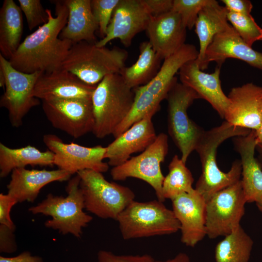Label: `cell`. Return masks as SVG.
I'll use <instances>...</instances> for the list:
<instances>
[{
	"mask_svg": "<svg viewBox=\"0 0 262 262\" xmlns=\"http://www.w3.org/2000/svg\"><path fill=\"white\" fill-rule=\"evenodd\" d=\"M43 142L54 154V165L71 175L86 169L101 173L109 169V165L103 161L106 147L100 145L86 147L73 143H65L52 134L43 136Z\"/></svg>",
	"mask_w": 262,
	"mask_h": 262,
	"instance_id": "4fadbf2b",
	"label": "cell"
},
{
	"mask_svg": "<svg viewBox=\"0 0 262 262\" xmlns=\"http://www.w3.org/2000/svg\"><path fill=\"white\" fill-rule=\"evenodd\" d=\"M211 0H173L171 11L178 13L183 25L189 30L194 26L201 9Z\"/></svg>",
	"mask_w": 262,
	"mask_h": 262,
	"instance_id": "836d02e7",
	"label": "cell"
},
{
	"mask_svg": "<svg viewBox=\"0 0 262 262\" xmlns=\"http://www.w3.org/2000/svg\"><path fill=\"white\" fill-rule=\"evenodd\" d=\"M0 67L5 76V92L0 99V106L8 112L13 127L21 126L23 119L33 107L40 104L32 96L36 82L42 72L25 73L15 68L8 60L0 54Z\"/></svg>",
	"mask_w": 262,
	"mask_h": 262,
	"instance_id": "8fae6325",
	"label": "cell"
},
{
	"mask_svg": "<svg viewBox=\"0 0 262 262\" xmlns=\"http://www.w3.org/2000/svg\"><path fill=\"white\" fill-rule=\"evenodd\" d=\"M116 221L124 240L171 234L180 230V224L172 210L158 200H133Z\"/></svg>",
	"mask_w": 262,
	"mask_h": 262,
	"instance_id": "8992f818",
	"label": "cell"
},
{
	"mask_svg": "<svg viewBox=\"0 0 262 262\" xmlns=\"http://www.w3.org/2000/svg\"><path fill=\"white\" fill-rule=\"evenodd\" d=\"M68 11L67 23L59 37L73 44L81 41L97 43L98 25L93 15L91 0H64Z\"/></svg>",
	"mask_w": 262,
	"mask_h": 262,
	"instance_id": "cb8c5ba5",
	"label": "cell"
},
{
	"mask_svg": "<svg viewBox=\"0 0 262 262\" xmlns=\"http://www.w3.org/2000/svg\"><path fill=\"white\" fill-rule=\"evenodd\" d=\"M152 16L161 15L171 11L173 0H142Z\"/></svg>",
	"mask_w": 262,
	"mask_h": 262,
	"instance_id": "ab89813d",
	"label": "cell"
},
{
	"mask_svg": "<svg viewBox=\"0 0 262 262\" xmlns=\"http://www.w3.org/2000/svg\"><path fill=\"white\" fill-rule=\"evenodd\" d=\"M135 94L119 73L105 76L92 96L94 126L92 132L99 139L114 133L132 107Z\"/></svg>",
	"mask_w": 262,
	"mask_h": 262,
	"instance_id": "3957f363",
	"label": "cell"
},
{
	"mask_svg": "<svg viewBox=\"0 0 262 262\" xmlns=\"http://www.w3.org/2000/svg\"><path fill=\"white\" fill-rule=\"evenodd\" d=\"M98 262H154L155 260L150 255H118L105 250L98 253Z\"/></svg>",
	"mask_w": 262,
	"mask_h": 262,
	"instance_id": "8d00e7d4",
	"label": "cell"
},
{
	"mask_svg": "<svg viewBox=\"0 0 262 262\" xmlns=\"http://www.w3.org/2000/svg\"><path fill=\"white\" fill-rule=\"evenodd\" d=\"M139 50L136 62L131 66H125L119 73L126 84L132 89L149 82L159 72L163 60L148 41L141 43Z\"/></svg>",
	"mask_w": 262,
	"mask_h": 262,
	"instance_id": "f1b7e54d",
	"label": "cell"
},
{
	"mask_svg": "<svg viewBox=\"0 0 262 262\" xmlns=\"http://www.w3.org/2000/svg\"><path fill=\"white\" fill-rule=\"evenodd\" d=\"M168 151V136L161 133L141 154L112 167L111 176L117 181L134 178L147 182L154 190L158 200L163 202L165 199L162 194V185L164 177L161 164L164 162Z\"/></svg>",
	"mask_w": 262,
	"mask_h": 262,
	"instance_id": "9c48e42d",
	"label": "cell"
},
{
	"mask_svg": "<svg viewBox=\"0 0 262 262\" xmlns=\"http://www.w3.org/2000/svg\"><path fill=\"white\" fill-rule=\"evenodd\" d=\"M196 59L187 62L180 68L179 71L180 82L208 101L224 119L229 100L221 87V66H217L212 73H205L200 69Z\"/></svg>",
	"mask_w": 262,
	"mask_h": 262,
	"instance_id": "e0dca14e",
	"label": "cell"
},
{
	"mask_svg": "<svg viewBox=\"0 0 262 262\" xmlns=\"http://www.w3.org/2000/svg\"><path fill=\"white\" fill-rule=\"evenodd\" d=\"M257 144L262 142V123L259 129L255 131Z\"/></svg>",
	"mask_w": 262,
	"mask_h": 262,
	"instance_id": "ee69618b",
	"label": "cell"
},
{
	"mask_svg": "<svg viewBox=\"0 0 262 262\" xmlns=\"http://www.w3.org/2000/svg\"><path fill=\"white\" fill-rule=\"evenodd\" d=\"M119 1V0H91L92 11L98 25L101 39L106 35L114 11Z\"/></svg>",
	"mask_w": 262,
	"mask_h": 262,
	"instance_id": "e575fe53",
	"label": "cell"
},
{
	"mask_svg": "<svg viewBox=\"0 0 262 262\" xmlns=\"http://www.w3.org/2000/svg\"><path fill=\"white\" fill-rule=\"evenodd\" d=\"M23 27L19 6L13 0H4L0 10V54L7 60L21 44Z\"/></svg>",
	"mask_w": 262,
	"mask_h": 262,
	"instance_id": "83f0119b",
	"label": "cell"
},
{
	"mask_svg": "<svg viewBox=\"0 0 262 262\" xmlns=\"http://www.w3.org/2000/svg\"><path fill=\"white\" fill-rule=\"evenodd\" d=\"M199 98L193 89L178 82L173 84L166 98L168 102V131L185 163L195 150L205 131L189 117L187 114L188 108Z\"/></svg>",
	"mask_w": 262,
	"mask_h": 262,
	"instance_id": "ba28073f",
	"label": "cell"
},
{
	"mask_svg": "<svg viewBox=\"0 0 262 262\" xmlns=\"http://www.w3.org/2000/svg\"><path fill=\"white\" fill-rule=\"evenodd\" d=\"M235 58L247 63L251 66L262 70V53L246 44L231 27L216 35L205 52L199 66L203 71L211 62L221 66L227 58Z\"/></svg>",
	"mask_w": 262,
	"mask_h": 262,
	"instance_id": "d6986e66",
	"label": "cell"
},
{
	"mask_svg": "<svg viewBox=\"0 0 262 262\" xmlns=\"http://www.w3.org/2000/svg\"><path fill=\"white\" fill-rule=\"evenodd\" d=\"M96 86L88 85L74 74L60 68L51 72L42 73L36 82L32 96L42 101L92 99Z\"/></svg>",
	"mask_w": 262,
	"mask_h": 262,
	"instance_id": "ac0fdd59",
	"label": "cell"
},
{
	"mask_svg": "<svg viewBox=\"0 0 262 262\" xmlns=\"http://www.w3.org/2000/svg\"><path fill=\"white\" fill-rule=\"evenodd\" d=\"M253 241L240 226L216 246V262H248Z\"/></svg>",
	"mask_w": 262,
	"mask_h": 262,
	"instance_id": "f546056e",
	"label": "cell"
},
{
	"mask_svg": "<svg viewBox=\"0 0 262 262\" xmlns=\"http://www.w3.org/2000/svg\"><path fill=\"white\" fill-rule=\"evenodd\" d=\"M228 12L240 15H248L253 8L252 2L248 0H222Z\"/></svg>",
	"mask_w": 262,
	"mask_h": 262,
	"instance_id": "60d3db41",
	"label": "cell"
},
{
	"mask_svg": "<svg viewBox=\"0 0 262 262\" xmlns=\"http://www.w3.org/2000/svg\"><path fill=\"white\" fill-rule=\"evenodd\" d=\"M198 51L193 44H185L175 53L164 59L156 76L142 86L161 101L166 99L173 84L177 82V72L187 62L197 59Z\"/></svg>",
	"mask_w": 262,
	"mask_h": 262,
	"instance_id": "d4e9b609",
	"label": "cell"
},
{
	"mask_svg": "<svg viewBox=\"0 0 262 262\" xmlns=\"http://www.w3.org/2000/svg\"><path fill=\"white\" fill-rule=\"evenodd\" d=\"M233 142L235 149L241 157V181L246 202L262 205V168L255 157V131L251 130L246 135L235 137Z\"/></svg>",
	"mask_w": 262,
	"mask_h": 262,
	"instance_id": "7402d4cb",
	"label": "cell"
},
{
	"mask_svg": "<svg viewBox=\"0 0 262 262\" xmlns=\"http://www.w3.org/2000/svg\"><path fill=\"white\" fill-rule=\"evenodd\" d=\"M154 262H191V260L187 254L180 252L172 259L164 261L155 260Z\"/></svg>",
	"mask_w": 262,
	"mask_h": 262,
	"instance_id": "7bdbcfd3",
	"label": "cell"
},
{
	"mask_svg": "<svg viewBox=\"0 0 262 262\" xmlns=\"http://www.w3.org/2000/svg\"><path fill=\"white\" fill-rule=\"evenodd\" d=\"M256 149H257L258 152H259V159L258 160L261 167L262 168V142L261 143H259L257 144L256 148Z\"/></svg>",
	"mask_w": 262,
	"mask_h": 262,
	"instance_id": "f6af8a7d",
	"label": "cell"
},
{
	"mask_svg": "<svg viewBox=\"0 0 262 262\" xmlns=\"http://www.w3.org/2000/svg\"><path fill=\"white\" fill-rule=\"evenodd\" d=\"M0 262H43L41 257L33 256L29 251H24L13 257L0 256Z\"/></svg>",
	"mask_w": 262,
	"mask_h": 262,
	"instance_id": "b9f144b4",
	"label": "cell"
},
{
	"mask_svg": "<svg viewBox=\"0 0 262 262\" xmlns=\"http://www.w3.org/2000/svg\"><path fill=\"white\" fill-rule=\"evenodd\" d=\"M80 179L77 174L68 182L66 197L47 195L46 198L37 205L31 207L29 211L32 213H41L50 216L51 219L45 222V226L63 234H71L81 237L82 229L93 219L83 211L84 198L80 187Z\"/></svg>",
	"mask_w": 262,
	"mask_h": 262,
	"instance_id": "5b68a950",
	"label": "cell"
},
{
	"mask_svg": "<svg viewBox=\"0 0 262 262\" xmlns=\"http://www.w3.org/2000/svg\"><path fill=\"white\" fill-rule=\"evenodd\" d=\"M5 76L2 69L0 67V86L4 87L5 86Z\"/></svg>",
	"mask_w": 262,
	"mask_h": 262,
	"instance_id": "bcb514c9",
	"label": "cell"
},
{
	"mask_svg": "<svg viewBox=\"0 0 262 262\" xmlns=\"http://www.w3.org/2000/svg\"><path fill=\"white\" fill-rule=\"evenodd\" d=\"M128 52L114 46L99 47L96 43L73 44L61 68L77 76L85 83L97 85L106 76L120 73L125 67Z\"/></svg>",
	"mask_w": 262,
	"mask_h": 262,
	"instance_id": "277c9868",
	"label": "cell"
},
{
	"mask_svg": "<svg viewBox=\"0 0 262 262\" xmlns=\"http://www.w3.org/2000/svg\"><path fill=\"white\" fill-rule=\"evenodd\" d=\"M71 175L60 169L53 170L16 168L11 173V180L7 185L8 194L18 202H33L41 189L54 181L68 180Z\"/></svg>",
	"mask_w": 262,
	"mask_h": 262,
	"instance_id": "603a6c76",
	"label": "cell"
},
{
	"mask_svg": "<svg viewBox=\"0 0 262 262\" xmlns=\"http://www.w3.org/2000/svg\"><path fill=\"white\" fill-rule=\"evenodd\" d=\"M225 121L236 127L257 131L262 123V87L252 82L231 88Z\"/></svg>",
	"mask_w": 262,
	"mask_h": 262,
	"instance_id": "2e32d148",
	"label": "cell"
},
{
	"mask_svg": "<svg viewBox=\"0 0 262 262\" xmlns=\"http://www.w3.org/2000/svg\"><path fill=\"white\" fill-rule=\"evenodd\" d=\"M14 230L7 226L0 224V251L12 253L17 249Z\"/></svg>",
	"mask_w": 262,
	"mask_h": 262,
	"instance_id": "f35d334b",
	"label": "cell"
},
{
	"mask_svg": "<svg viewBox=\"0 0 262 262\" xmlns=\"http://www.w3.org/2000/svg\"><path fill=\"white\" fill-rule=\"evenodd\" d=\"M52 1L55 5V16L47 9L48 22L27 36L8 60L22 72L49 73L60 69L73 44L59 37L67 23V7L64 0Z\"/></svg>",
	"mask_w": 262,
	"mask_h": 262,
	"instance_id": "6da1fadb",
	"label": "cell"
},
{
	"mask_svg": "<svg viewBox=\"0 0 262 262\" xmlns=\"http://www.w3.org/2000/svg\"><path fill=\"white\" fill-rule=\"evenodd\" d=\"M146 31L152 49L163 59L175 53L185 44L187 28L180 15L172 11L151 16Z\"/></svg>",
	"mask_w": 262,
	"mask_h": 262,
	"instance_id": "ffe728a7",
	"label": "cell"
},
{
	"mask_svg": "<svg viewBox=\"0 0 262 262\" xmlns=\"http://www.w3.org/2000/svg\"><path fill=\"white\" fill-rule=\"evenodd\" d=\"M17 201L9 194H0V224L5 225L13 230L16 226L10 216L11 210Z\"/></svg>",
	"mask_w": 262,
	"mask_h": 262,
	"instance_id": "74e56055",
	"label": "cell"
},
{
	"mask_svg": "<svg viewBox=\"0 0 262 262\" xmlns=\"http://www.w3.org/2000/svg\"><path fill=\"white\" fill-rule=\"evenodd\" d=\"M152 116L148 115L136 122L106 147L104 158L108 160L110 166L122 164L131 154L144 151L155 141L157 135Z\"/></svg>",
	"mask_w": 262,
	"mask_h": 262,
	"instance_id": "44dd1931",
	"label": "cell"
},
{
	"mask_svg": "<svg viewBox=\"0 0 262 262\" xmlns=\"http://www.w3.org/2000/svg\"><path fill=\"white\" fill-rule=\"evenodd\" d=\"M228 11L218 1L211 0L199 12L195 27L199 41L196 61L199 66L214 37L231 27L227 19Z\"/></svg>",
	"mask_w": 262,
	"mask_h": 262,
	"instance_id": "484cf974",
	"label": "cell"
},
{
	"mask_svg": "<svg viewBox=\"0 0 262 262\" xmlns=\"http://www.w3.org/2000/svg\"><path fill=\"white\" fill-rule=\"evenodd\" d=\"M227 19L243 41L252 47L256 41L262 40V28L251 15L228 12Z\"/></svg>",
	"mask_w": 262,
	"mask_h": 262,
	"instance_id": "d6a6232c",
	"label": "cell"
},
{
	"mask_svg": "<svg viewBox=\"0 0 262 262\" xmlns=\"http://www.w3.org/2000/svg\"><path fill=\"white\" fill-rule=\"evenodd\" d=\"M168 170L162 185V194L165 200H171L194 189L192 186L194 181L192 174L186 163L177 155L173 157L168 165Z\"/></svg>",
	"mask_w": 262,
	"mask_h": 262,
	"instance_id": "4dcf8cb0",
	"label": "cell"
},
{
	"mask_svg": "<svg viewBox=\"0 0 262 262\" xmlns=\"http://www.w3.org/2000/svg\"><path fill=\"white\" fill-rule=\"evenodd\" d=\"M251 131L234 126L226 121L218 127L205 131L195 149L199 156L202 172L195 189L204 197L206 202L218 192L241 180L240 160L233 162L228 172H223L217 164V148L227 139L246 135Z\"/></svg>",
	"mask_w": 262,
	"mask_h": 262,
	"instance_id": "7a4b0ae2",
	"label": "cell"
},
{
	"mask_svg": "<svg viewBox=\"0 0 262 262\" xmlns=\"http://www.w3.org/2000/svg\"><path fill=\"white\" fill-rule=\"evenodd\" d=\"M133 89L135 97L132 107L126 118L114 133L113 135L115 138L147 116H153L160 108L162 101L142 86Z\"/></svg>",
	"mask_w": 262,
	"mask_h": 262,
	"instance_id": "1f68e13d",
	"label": "cell"
},
{
	"mask_svg": "<svg viewBox=\"0 0 262 262\" xmlns=\"http://www.w3.org/2000/svg\"><path fill=\"white\" fill-rule=\"evenodd\" d=\"M77 174L80 179L85 209L99 218L116 220L134 200L135 194L130 188L107 180L102 173L86 169Z\"/></svg>",
	"mask_w": 262,
	"mask_h": 262,
	"instance_id": "52a82bcc",
	"label": "cell"
},
{
	"mask_svg": "<svg viewBox=\"0 0 262 262\" xmlns=\"http://www.w3.org/2000/svg\"><path fill=\"white\" fill-rule=\"evenodd\" d=\"M42 108L54 128L75 138L93 131L94 117L92 99L43 100Z\"/></svg>",
	"mask_w": 262,
	"mask_h": 262,
	"instance_id": "7c38bea8",
	"label": "cell"
},
{
	"mask_svg": "<svg viewBox=\"0 0 262 262\" xmlns=\"http://www.w3.org/2000/svg\"><path fill=\"white\" fill-rule=\"evenodd\" d=\"M151 15L142 0H119L108 25L106 36L98 41L99 47L115 39H119L126 47H129L134 36L146 30Z\"/></svg>",
	"mask_w": 262,
	"mask_h": 262,
	"instance_id": "5bb4252c",
	"label": "cell"
},
{
	"mask_svg": "<svg viewBox=\"0 0 262 262\" xmlns=\"http://www.w3.org/2000/svg\"><path fill=\"white\" fill-rule=\"evenodd\" d=\"M54 153L47 150L41 151L33 146H27L12 148L0 143V177H7L16 168L27 165L52 166L54 165Z\"/></svg>",
	"mask_w": 262,
	"mask_h": 262,
	"instance_id": "4316f807",
	"label": "cell"
},
{
	"mask_svg": "<svg viewBox=\"0 0 262 262\" xmlns=\"http://www.w3.org/2000/svg\"><path fill=\"white\" fill-rule=\"evenodd\" d=\"M172 211L180 224L181 242L195 247L207 236L206 201L194 189L171 199Z\"/></svg>",
	"mask_w": 262,
	"mask_h": 262,
	"instance_id": "9a60e30c",
	"label": "cell"
},
{
	"mask_svg": "<svg viewBox=\"0 0 262 262\" xmlns=\"http://www.w3.org/2000/svg\"><path fill=\"white\" fill-rule=\"evenodd\" d=\"M18 1L22 12L25 16L30 31L48 22V14L40 0H18Z\"/></svg>",
	"mask_w": 262,
	"mask_h": 262,
	"instance_id": "d590c367",
	"label": "cell"
},
{
	"mask_svg": "<svg viewBox=\"0 0 262 262\" xmlns=\"http://www.w3.org/2000/svg\"><path fill=\"white\" fill-rule=\"evenodd\" d=\"M246 203L241 180L215 194L206 202L207 236L225 237L240 226Z\"/></svg>",
	"mask_w": 262,
	"mask_h": 262,
	"instance_id": "30bf717a",
	"label": "cell"
},
{
	"mask_svg": "<svg viewBox=\"0 0 262 262\" xmlns=\"http://www.w3.org/2000/svg\"><path fill=\"white\" fill-rule=\"evenodd\" d=\"M257 206L259 211L262 213V205H257Z\"/></svg>",
	"mask_w": 262,
	"mask_h": 262,
	"instance_id": "7dc6e473",
	"label": "cell"
}]
</instances>
